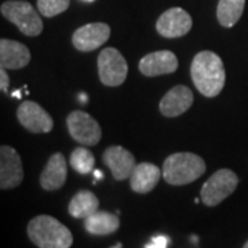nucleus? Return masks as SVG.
Here are the masks:
<instances>
[{
  "instance_id": "nucleus-1",
  "label": "nucleus",
  "mask_w": 248,
  "mask_h": 248,
  "mask_svg": "<svg viewBox=\"0 0 248 248\" xmlns=\"http://www.w3.org/2000/svg\"><path fill=\"white\" fill-rule=\"evenodd\" d=\"M190 76L196 89L208 98L219 95L226 80L223 62L213 51H200L196 55L190 66Z\"/></svg>"
},
{
  "instance_id": "nucleus-2",
  "label": "nucleus",
  "mask_w": 248,
  "mask_h": 248,
  "mask_svg": "<svg viewBox=\"0 0 248 248\" xmlns=\"http://www.w3.org/2000/svg\"><path fill=\"white\" fill-rule=\"evenodd\" d=\"M28 237L39 248H71V231L50 215H37L28 223Z\"/></svg>"
},
{
  "instance_id": "nucleus-3",
  "label": "nucleus",
  "mask_w": 248,
  "mask_h": 248,
  "mask_svg": "<svg viewBox=\"0 0 248 248\" xmlns=\"http://www.w3.org/2000/svg\"><path fill=\"white\" fill-rule=\"evenodd\" d=\"M161 171L164 181L170 185H187L205 172V163L195 153L179 152L164 160Z\"/></svg>"
},
{
  "instance_id": "nucleus-4",
  "label": "nucleus",
  "mask_w": 248,
  "mask_h": 248,
  "mask_svg": "<svg viewBox=\"0 0 248 248\" xmlns=\"http://www.w3.org/2000/svg\"><path fill=\"white\" fill-rule=\"evenodd\" d=\"M1 14L6 19L29 37L39 36L43 32V21L35 7L24 0H9L1 4Z\"/></svg>"
},
{
  "instance_id": "nucleus-5",
  "label": "nucleus",
  "mask_w": 248,
  "mask_h": 248,
  "mask_svg": "<svg viewBox=\"0 0 248 248\" xmlns=\"http://www.w3.org/2000/svg\"><path fill=\"white\" fill-rule=\"evenodd\" d=\"M239 185V177L229 169L218 170L215 174L204 182L202 187V202L208 207L221 204L226 197L236 190Z\"/></svg>"
},
{
  "instance_id": "nucleus-6",
  "label": "nucleus",
  "mask_w": 248,
  "mask_h": 248,
  "mask_svg": "<svg viewBox=\"0 0 248 248\" xmlns=\"http://www.w3.org/2000/svg\"><path fill=\"white\" fill-rule=\"evenodd\" d=\"M128 65L122 53L113 47H108L98 55V75L102 84L117 87L127 79Z\"/></svg>"
},
{
  "instance_id": "nucleus-7",
  "label": "nucleus",
  "mask_w": 248,
  "mask_h": 248,
  "mask_svg": "<svg viewBox=\"0 0 248 248\" xmlns=\"http://www.w3.org/2000/svg\"><path fill=\"white\" fill-rule=\"evenodd\" d=\"M66 125L71 137L84 146H94L101 141L102 130L98 122L83 110H75L66 117Z\"/></svg>"
},
{
  "instance_id": "nucleus-8",
  "label": "nucleus",
  "mask_w": 248,
  "mask_h": 248,
  "mask_svg": "<svg viewBox=\"0 0 248 248\" xmlns=\"http://www.w3.org/2000/svg\"><path fill=\"white\" fill-rule=\"evenodd\" d=\"M24 179V167L16 149L3 145L0 148V187L1 190L14 189Z\"/></svg>"
},
{
  "instance_id": "nucleus-9",
  "label": "nucleus",
  "mask_w": 248,
  "mask_h": 248,
  "mask_svg": "<svg viewBox=\"0 0 248 248\" xmlns=\"http://www.w3.org/2000/svg\"><path fill=\"white\" fill-rule=\"evenodd\" d=\"M17 117L22 127L33 134L50 133L54 127L51 116L33 101H24L18 107Z\"/></svg>"
},
{
  "instance_id": "nucleus-10",
  "label": "nucleus",
  "mask_w": 248,
  "mask_h": 248,
  "mask_svg": "<svg viewBox=\"0 0 248 248\" xmlns=\"http://www.w3.org/2000/svg\"><path fill=\"white\" fill-rule=\"evenodd\" d=\"M110 36V28L104 22H93L75 31L72 43L76 50L89 53L104 46Z\"/></svg>"
},
{
  "instance_id": "nucleus-11",
  "label": "nucleus",
  "mask_w": 248,
  "mask_h": 248,
  "mask_svg": "<svg viewBox=\"0 0 248 248\" xmlns=\"http://www.w3.org/2000/svg\"><path fill=\"white\" fill-rule=\"evenodd\" d=\"M192 17L187 11L181 7H172L160 16L156 22V29L160 36L175 39L186 35L192 29Z\"/></svg>"
},
{
  "instance_id": "nucleus-12",
  "label": "nucleus",
  "mask_w": 248,
  "mask_h": 248,
  "mask_svg": "<svg viewBox=\"0 0 248 248\" xmlns=\"http://www.w3.org/2000/svg\"><path fill=\"white\" fill-rule=\"evenodd\" d=\"M102 160L107 164L108 169L110 170L116 181H124L130 178L134 169L137 167V161L133 153L124 149L120 145L109 146L107 151L104 152Z\"/></svg>"
},
{
  "instance_id": "nucleus-13",
  "label": "nucleus",
  "mask_w": 248,
  "mask_h": 248,
  "mask_svg": "<svg viewBox=\"0 0 248 248\" xmlns=\"http://www.w3.org/2000/svg\"><path fill=\"white\" fill-rule=\"evenodd\" d=\"M138 68L142 75L148 78L169 75V73H174L178 69V58L172 51L160 50V51L146 54L140 61Z\"/></svg>"
},
{
  "instance_id": "nucleus-14",
  "label": "nucleus",
  "mask_w": 248,
  "mask_h": 248,
  "mask_svg": "<svg viewBox=\"0 0 248 248\" xmlns=\"http://www.w3.org/2000/svg\"><path fill=\"white\" fill-rule=\"evenodd\" d=\"M193 93L186 86H175L161 98L160 113L166 117H177L193 105Z\"/></svg>"
},
{
  "instance_id": "nucleus-15",
  "label": "nucleus",
  "mask_w": 248,
  "mask_h": 248,
  "mask_svg": "<svg viewBox=\"0 0 248 248\" xmlns=\"http://www.w3.org/2000/svg\"><path fill=\"white\" fill-rule=\"evenodd\" d=\"M68 177V166L62 153H54L40 174V186L45 190H58L65 185Z\"/></svg>"
},
{
  "instance_id": "nucleus-16",
  "label": "nucleus",
  "mask_w": 248,
  "mask_h": 248,
  "mask_svg": "<svg viewBox=\"0 0 248 248\" xmlns=\"http://www.w3.org/2000/svg\"><path fill=\"white\" fill-rule=\"evenodd\" d=\"M31 62L28 47L16 40H0V66L4 69H22Z\"/></svg>"
},
{
  "instance_id": "nucleus-17",
  "label": "nucleus",
  "mask_w": 248,
  "mask_h": 248,
  "mask_svg": "<svg viewBox=\"0 0 248 248\" xmlns=\"http://www.w3.org/2000/svg\"><path fill=\"white\" fill-rule=\"evenodd\" d=\"M161 175H163V171H160L159 167L152 163L137 164V167L134 169L133 174L130 177L131 189L140 195L149 193L157 186Z\"/></svg>"
},
{
  "instance_id": "nucleus-18",
  "label": "nucleus",
  "mask_w": 248,
  "mask_h": 248,
  "mask_svg": "<svg viewBox=\"0 0 248 248\" xmlns=\"http://www.w3.org/2000/svg\"><path fill=\"white\" fill-rule=\"evenodd\" d=\"M120 221L116 214L108 211H97L89 218L84 219V228L90 234L95 236H108L112 234L119 229Z\"/></svg>"
},
{
  "instance_id": "nucleus-19",
  "label": "nucleus",
  "mask_w": 248,
  "mask_h": 248,
  "mask_svg": "<svg viewBox=\"0 0 248 248\" xmlns=\"http://www.w3.org/2000/svg\"><path fill=\"white\" fill-rule=\"evenodd\" d=\"M99 202L98 197L90 190H80L72 197L68 211L73 218L78 219H86L90 215L98 211Z\"/></svg>"
},
{
  "instance_id": "nucleus-20",
  "label": "nucleus",
  "mask_w": 248,
  "mask_h": 248,
  "mask_svg": "<svg viewBox=\"0 0 248 248\" xmlns=\"http://www.w3.org/2000/svg\"><path fill=\"white\" fill-rule=\"evenodd\" d=\"M246 6V0H219L217 17L222 27L232 28L237 24Z\"/></svg>"
},
{
  "instance_id": "nucleus-21",
  "label": "nucleus",
  "mask_w": 248,
  "mask_h": 248,
  "mask_svg": "<svg viewBox=\"0 0 248 248\" xmlns=\"http://www.w3.org/2000/svg\"><path fill=\"white\" fill-rule=\"evenodd\" d=\"M69 163H71L72 169L78 171L79 174H90L91 171H94V166H95V157L87 148H76L75 151L71 153L69 157Z\"/></svg>"
},
{
  "instance_id": "nucleus-22",
  "label": "nucleus",
  "mask_w": 248,
  "mask_h": 248,
  "mask_svg": "<svg viewBox=\"0 0 248 248\" xmlns=\"http://www.w3.org/2000/svg\"><path fill=\"white\" fill-rule=\"evenodd\" d=\"M71 0H37V9L43 17L51 18L66 11Z\"/></svg>"
},
{
  "instance_id": "nucleus-23",
  "label": "nucleus",
  "mask_w": 248,
  "mask_h": 248,
  "mask_svg": "<svg viewBox=\"0 0 248 248\" xmlns=\"http://www.w3.org/2000/svg\"><path fill=\"white\" fill-rule=\"evenodd\" d=\"M9 75H7V72H6L4 68H1L0 69V89H1L3 93H7L9 91Z\"/></svg>"
},
{
  "instance_id": "nucleus-24",
  "label": "nucleus",
  "mask_w": 248,
  "mask_h": 248,
  "mask_svg": "<svg viewBox=\"0 0 248 248\" xmlns=\"http://www.w3.org/2000/svg\"><path fill=\"white\" fill-rule=\"evenodd\" d=\"M152 243L156 246L157 248H167V246H169L170 240L169 237H166V236H155L153 239H152Z\"/></svg>"
},
{
  "instance_id": "nucleus-25",
  "label": "nucleus",
  "mask_w": 248,
  "mask_h": 248,
  "mask_svg": "<svg viewBox=\"0 0 248 248\" xmlns=\"http://www.w3.org/2000/svg\"><path fill=\"white\" fill-rule=\"evenodd\" d=\"M94 177H95V179H102V178H104V174H102L99 170H94Z\"/></svg>"
},
{
  "instance_id": "nucleus-26",
  "label": "nucleus",
  "mask_w": 248,
  "mask_h": 248,
  "mask_svg": "<svg viewBox=\"0 0 248 248\" xmlns=\"http://www.w3.org/2000/svg\"><path fill=\"white\" fill-rule=\"evenodd\" d=\"M145 248H157V247H156V246H155V244H153V243L151 241V244H148V246H146Z\"/></svg>"
},
{
  "instance_id": "nucleus-27",
  "label": "nucleus",
  "mask_w": 248,
  "mask_h": 248,
  "mask_svg": "<svg viewBox=\"0 0 248 248\" xmlns=\"http://www.w3.org/2000/svg\"><path fill=\"white\" fill-rule=\"evenodd\" d=\"M110 248H122V243H117L116 246H113V247H110Z\"/></svg>"
},
{
  "instance_id": "nucleus-28",
  "label": "nucleus",
  "mask_w": 248,
  "mask_h": 248,
  "mask_svg": "<svg viewBox=\"0 0 248 248\" xmlns=\"http://www.w3.org/2000/svg\"><path fill=\"white\" fill-rule=\"evenodd\" d=\"M243 248H248V240H247V241H246V244L243 246Z\"/></svg>"
},
{
  "instance_id": "nucleus-29",
  "label": "nucleus",
  "mask_w": 248,
  "mask_h": 248,
  "mask_svg": "<svg viewBox=\"0 0 248 248\" xmlns=\"http://www.w3.org/2000/svg\"><path fill=\"white\" fill-rule=\"evenodd\" d=\"M84 1H94V0H84Z\"/></svg>"
}]
</instances>
